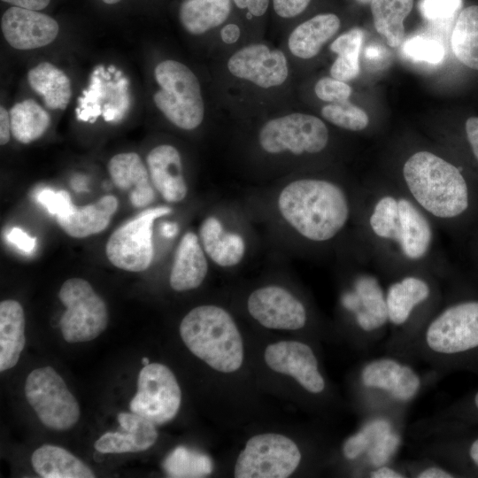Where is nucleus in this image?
Segmentation results:
<instances>
[{"label": "nucleus", "mask_w": 478, "mask_h": 478, "mask_svg": "<svg viewBox=\"0 0 478 478\" xmlns=\"http://www.w3.org/2000/svg\"><path fill=\"white\" fill-rule=\"evenodd\" d=\"M118 421L121 431L106 432L95 443L101 453H127L143 451L157 441L158 434L155 424L135 412H120Z\"/></svg>", "instance_id": "22"}, {"label": "nucleus", "mask_w": 478, "mask_h": 478, "mask_svg": "<svg viewBox=\"0 0 478 478\" xmlns=\"http://www.w3.org/2000/svg\"><path fill=\"white\" fill-rule=\"evenodd\" d=\"M385 278L389 330L384 350L412 361L415 343L443 300L445 281L425 269L407 270Z\"/></svg>", "instance_id": "5"}, {"label": "nucleus", "mask_w": 478, "mask_h": 478, "mask_svg": "<svg viewBox=\"0 0 478 478\" xmlns=\"http://www.w3.org/2000/svg\"><path fill=\"white\" fill-rule=\"evenodd\" d=\"M258 141L269 154L317 155L328 148L330 134L317 116L292 112L267 120L259 129Z\"/></svg>", "instance_id": "12"}, {"label": "nucleus", "mask_w": 478, "mask_h": 478, "mask_svg": "<svg viewBox=\"0 0 478 478\" xmlns=\"http://www.w3.org/2000/svg\"><path fill=\"white\" fill-rule=\"evenodd\" d=\"M302 453L290 438L275 433L251 437L235 466L236 478H286L300 465Z\"/></svg>", "instance_id": "15"}, {"label": "nucleus", "mask_w": 478, "mask_h": 478, "mask_svg": "<svg viewBox=\"0 0 478 478\" xmlns=\"http://www.w3.org/2000/svg\"><path fill=\"white\" fill-rule=\"evenodd\" d=\"M351 91V88L347 82L335 79L332 76L320 79L314 86L316 96L321 101L329 104L349 100Z\"/></svg>", "instance_id": "43"}, {"label": "nucleus", "mask_w": 478, "mask_h": 478, "mask_svg": "<svg viewBox=\"0 0 478 478\" xmlns=\"http://www.w3.org/2000/svg\"><path fill=\"white\" fill-rule=\"evenodd\" d=\"M31 88L52 110H65L72 96L71 82L66 74L49 62H42L27 73Z\"/></svg>", "instance_id": "32"}, {"label": "nucleus", "mask_w": 478, "mask_h": 478, "mask_svg": "<svg viewBox=\"0 0 478 478\" xmlns=\"http://www.w3.org/2000/svg\"><path fill=\"white\" fill-rule=\"evenodd\" d=\"M408 478H462L448 466L426 457L402 461Z\"/></svg>", "instance_id": "41"}, {"label": "nucleus", "mask_w": 478, "mask_h": 478, "mask_svg": "<svg viewBox=\"0 0 478 478\" xmlns=\"http://www.w3.org/2000/svg\"><path fill=\"white\" fill-rule=\"evenodd\" d=\"M108 172L115 186L129 192L134 206L144 207L154 200V187L149 171L137 153L124 152L113 156L108 163Z\"/></svg>", "instance_id": "24"}, {"label": "nucleus", "mask_w": 478, "mask_h": 478, "mask_svg": "<svg viewBox=\"0 0 478 478\" xmlns=\"http://www.w3.org/2000/svg\"><path fill=\"white\" fill-rule=\"evenodd\" d=\"M11 119L10 113L4 107H0V143L6 144L11 137Z\"/></svg>", "instance_id": "51"}, {"label": "nucleus", "mask_w": 478, "mask_h": 478, "mask_svg": "<svg viewBox=\"0 0 478 478\" xmlns=\"http://www.w3.org/2000/svg\"><path fill=\"white\" fill-rule=\"evenodd\" d=\"M241 33L240 23L229 19L220 27V35L226 44H234L239 40Z\"/></svg>", "instance_id": "50"}, {"label": "nucleus", "mask_w": 478, "mask_h": 478, "mask_svg": "<svg viewBox=\"0 0 478 478\" xmlns=\"http://www.w3.org/2000/svg\"><path fill=\"white\" fill-rule=\"evenodd\" d=\"M366 57L369 58H375L377 56L380 55V50L376 47H369L366 51Z\"/></svg>", "instance_id": "55"}, {"label": "nucleus", "mask_w": 478, "mask_h": 478, "mask_svg": "<svg viewBox=\"0 0 478 478\" xmlns=\"http://www.w3.org/2000/svg\"><path fill=\"white\" fill-rule=\"evenodd\" d=\"M160 233L166 238H173L178 233V226L173 222H164L160 227Z\"/></svg>", "instance_id": "53"}, {"label": "nucleus", "mask_w": 478, "mask_h": 478, "mask_svg": "<svg viewBox=\"0 0 478 478\" xmlns=\"http://www.w3.org/2000/svg\"><path fill=\"white\" fill-rule=\"evenodd\" d=\"M8 241L24 252H31L36 243L35 237H31L20 227H14L7 234Z\"/></svg>", "instance_id": "48"}, {"label": "nucleus", "mask_w": 478, "mask_h": 478, "mask_svg": "<svg viewBox=\"0 0 478 478\" xmlns=\"http://www.w3.org/2000/svg\"><path fill=\"white\" fill-rule=\"evenodd\" d=\"M415 457L439 461L462 478H478V425L426 424L417 421L409 430Z\"/></svg>", "instance_id": "10"}, {"label": "nucleus", "mask_w": 478, "mask_h": 478, "mask_svg": "<svg viewBox=\"0 0 478 478\" xmlns=\"http://www.w3.org/2000/svg\"><path fill=\"white\" fill-rule=\"evenodd\" d=\"M31 464L43 478H94V472L66 449L44 444L31 456Z\"/></svg>", "instance_id": "31"}, {"label": "nucleus", "mask_w": 478, "mask_h": 478, "mask_svg": "<svg viewBox=\"0 0 478 478\" xmlns=\"http://www.w3.org/2000/svg\"><path fill=\"white\" fill-rule=\"evenodd\" d=\"M413 0H372L371 12L376 31L390 47H398L405 36L404 21L412 9Z\"/></svg>", "instance_id": "33"}, {"label": "nucleus", "mask_w": 478, "mask_h": 478, "mask_svg": "<svg viewBox=\"0 0 478 478\" xmlns=\"http://www.w3.org/2000/svg\"><path fill=\"white\" fill-rule=\"evenodd\" d=\"M438 228L460 233L478 225V180L449 158L420 149L389 176Z\"/></svg>", "instance_id": "2"}, {"label": "nucleus", "mask_w": 478, "mask_h": 478, "mask_svg": "<svg viewBox=\"0 0 478 478\" xmlns=\"http://www.w3.org/2000/svg\"><path fill=\"white\" fill-rule=\"evenodd\" d=\"M58 298L66 306L59 326L67 343L94 340L107 328L109 315L106 304L86 280H66L59 289Z\"/></svg>", "instance_id": "13"}, {"label": "nucleus", "mask_w": 478, "mask_h": 478, "mask_svg": "<svg viewBox=\"0 0 478 478\" xmlns=\"http://www.w3.org/2000/svg\"><path fill=\"white\" fill-rule=\"evenodd\" d=\"M25 396L40 421L54 430H67L80 419L79 403L51 366L33 370L25 382Z\"/></svg>", "instance_id": "14"}, {"label": "nucleus", "mask_w": 478, "mask_h": 478, "mask_svg": "<svg viewBox=\"0 0 478 478\" xmlns=\"http://www.w3.org/2000/svg\"><path fill=\"white\" fill-rule=\"evenodd\" d=\"M25 314L21 305L13 299L0 303V371L12 368L19 361L26 343Z\"/></svg>", "instance_id": "30"}, {"label": "nucleus", "mask_w": 478, "mask_h": 478, "mask_svg": "<svg viewBox=\"0 0 478 478\" xmlns=\"http://www.w3.org/2000/svg\"><path fill=\"white\" fill-rule=\"evenodd\" d=\"M462 6V0H422L420 12L429 22L450 26Z\"/></svg>", "instance_id": "42"}, {"label": "nucleus", "mask_w": 478, "mask_h": 478, "mask_svg": "<svg viewBox=\"0 0 478 478\" xmlns=\"http://www.w3.org/2000/svg\"><path fill=\"white\" fill-rule=\"evenodd\" d=\"M148 171L155 189L169 203L182 201L188 187L182 173V162L178 150L170 144L153 148L147 155Z\"/></svg>", "instance_id": "23"}, {"label": "nucleus", "mask_w": 478, "mask_h": 478, "mask_svg": "<svg viewBox=\"0 0 478 478\" xmlns=\"http://www.w3.org/2000/svg\"><path fill=\"white\" fill-rule=\"evenodd\" d=\"M72 186L73 188L75 189V190H83L86 189V183L85 181L82 180L81 177L80 178H73V180L72 181Z\"/></svg>", "instance_id": "54"}, {"label": "nucleus", "mask_w": 478, "mask_h": 478, "mask_svg": "<svg viewBox=\"0 0 478 478\" xmlns=\"http://www.w3.org/2000/svg\"><path fill=\"white\" fill-rule=\"evenodd\" d=\"M199 240L205 254L220 266H235L244 257L246 246L242 235L226 231L215 217H207L203 221Z\"/></svg>", "instance_id": "28"}, {"label": "nucleus", "mask_w": 478, "mask_h": 478, "mask_svg": "<svg viewBox=\"0 0 478 478\" xmlns=\"http://www.w3.org/2000/svg\"><path fill=\"white\" fill-rule=\"evenodd\" d=\"M358 3L359 4H370V2L372 0H356Z\"/></svg>", "instance_id": "59"}, {"label": "nucleus", "mask_w": 478, "mask_h": 478, "mask_svg": "<svg viewBox=\"0 0 478 478\" xmlns=\"http://www.w3.org/2000/svg\"><path fill=\"white\" fill-rule=\"evenodd\" d=\"M451 43L458 60L478 71V5H470L459 12Z\"/></svg>", "instance_id": "34"}, {"label": "nucleus", "mask_w": 478, "mask_h": 478, "mask_svg": "<svg viewBox=\"0 0 478 478\" xmlns=\"http://www.w3.org/2000/svg\"><path fill=\"white\" fill-rule=\"evenodd\" d=\"M404 55L416 62L439 64L445 57V49L437 40L421 36L409 38L403 43Z\"/></svg>", "instance_id": "40"}, {"label": "nucleus", "mask_w": 478, "mask_h": 478, "mask_svg": "<svg viewBox=\"0 0 478 478\" xmlns=\"http://www.w3.org/2000/svg\"><path fill=\"white\" fill-rule=\"evenodd\" d=\"M227 69L233 77L261 89L280 87L289 74L286 55L259 42L237 50L229 57Z\"/></svg>", "instance_id": "18"}, {"label": "nucleus", "mask_w": 478, "mask_h": 478, "mask_svg": "<svg viewBox=\"0 0 478 478\" xmlns=\"http://www.w3.org/2000/svg\"><path fill=\"white\" fill-rule=\"evenodd\" d=\"M320 113L329 123L351 132L364 131L370 123L367 113L349 100L326 104L322 107Z\"/></svg>", "instance_id": "39"}, {"label": "nucleus", "mask_w": 478, "mask_h": 478, "mask_svg": "<svg viewBox=\"0 0 478 478\" xmlns=\"http://www.w3.org/2000/svg\"><path fill=\"white\" fill-rule=\"evenodd\" d=\"M170 477H203L212 470L209 457L184 446L175 448L163 463Z\"/></svg>", "instance_id": "37"}, {"label": "nucleus", "mask_w": 478, "mask_h": 478, "mask_svg": "<svg viewBox=\"0 0 478 478\" xmlns=\"http://www.w3.org/2000/svg\"><path fill=\"white\" fill-rule=\"evenodd\" d=\"M7 42L17 50H33L52 42L59 31L58 22L38 11L12 6L1 19Z\"/></svg>", "instance_id": "21"}, {"label": "nucleus", "mask_w": 478, "mask_h": 478, "mask_svg": "<svg viewBox=\"0 0 478 478\" xmlns=\"http://www.w3.org/2000/svg\"><path fill=\"white\" fill-rule=\"evenodd\" d=\"M407 413H379L362 417L358 430L342 445L351 474L365 477L374 467L392 463L404 444Z\"/></svg>", "instance_id": "9"}, {"label": "nucleus", "mask_w": 478, "mask_h": 478, "mask_svg": "<svg viewBox=\"0 0 478 478\" xmlns=\"http://www.w3.org/2000/svg\"><path fill=\"white\" fill-rule=\"evenodd\" d=\"M249 313L262 326L272 329L299 330L308 322L304 303L277 285L255 289L247 300Z\"/></svg>", "instance_id": "19"}, {"label": "nucleus", "mask_w": 478, "mask_h": 478, "mask_svg": "<svg viewBox=\"0 0 478 478\" xmlns=\"http://www.w3.org/2000/svg\"><path fill=\"white\" fill-rule=\"evenodd\" d=\"M180 335L196 357L214 370L233 373L243 361V343L232 316L213 305L190 310L180 324Z\"/></svg>", "instance_id": "8"}, {"label": "nucleus", "mask_w": 478, "mask_h": 478, "mask_svg": "<svg viewBox=\"0 0 478 478\" xmlns=\"http://www.w3.org/2000/svg\"><path fill=\"white\" fill-rule=\"evenodd\" d=\"M466 143L470 153L478 165V117H470L464 127Z\"/></svg>", "instance_id": "49"}, {"label": "nucleus", "mask_w": 478, "mask_h": 478, "mask_svg": "<svg viewBox=\"0 0 478 478\" xmlns=\"http://www.w3.org/2000/svg\"><path fill=\"white\" fill-rule=\"evenodd\" d=\"M104 3L108 4H113L119 3L120 0H102Z\"/></svg>", "instance_id": "57"}, {"label": "nucleus", "mask_w": 478, "mask_h": 478, "mask_svg": "<svg viewBox=\"0 0 478 478\" xmlns=\"http://www.w3.org/2000/svg\"><path fill=\"white\" fill-rule=\"evenodd\" d=\"M312 0H271V9L279 19L288 21L300 17Z\"/></svg>", "instance_id": "46"}, {"label": "nucleus", "mask_w": 478, "mask_h": 478, "mask_svg": "<svg viewBox=\"0 0 478 478\" xmlns=\"http://www.w3.org/2000/svg\"><path fill=\"white\" fill-rule=\"evenodd\" d=\"M233 15L232 0H184L179 8L181 26L193 35L221 27Z\"/></svg>", "instance_id": "29"}, {"label": "nucleus", "mask_w": 478, "mask_h": 478, "mask_svg": "<svg viewBox=\"0 0 478 478\" xmlns=\"http://www.w3.org/2000/svg\"><path fill=\"white\" fill-rule=\"evenodd\" d=\"M478 232V231H477ZM474 243H473V253L474 254L475 256V258L477 260V263H478V233L477 235L474 236Z\"/></svg>", "instance_id": "56"}, {"label": "nucleus", "mask_w": 478, "mask_h": 478, "mask_svg": "<svg viewBox=\"0 0 478 478\" xmlns=\"http://www.w3.org/2000/svg\"><path fill=\"white\" fill-rule=\"evenodd\" d=\"M366 478H408L402 461H394L373 469L365 475Z\"/></svg>", "instance_id": "47"}, {"label": "nucleus", "mask_w": 478, "mask_h": 478, "mask_svg": "<svg viewBox=\"0 0 478 478\" xmlns=\"http://www.w3.org/2000/svg\"><path fill=\"white\" fill-rule=\"evenodd\" d=\"M142 364H143V366L149 365V364H150V359H149L148 358L143 357V358H142Z\"/></svg>", "instance_id": "58"}, {"label": "nucleus", "mask_w": 478, "mask_h": 478, "mask_svg": "<svg viewBox=\"0 0 478 478\" xmlns=\"http://www.w3.org/2000/svg\"><path fill=\"white\" fill-rule=\"evenodd\" d=\"M358 189L323 176L302 177L281 189L277 206L302 239L325 245L337 240L354 222Z\"/></svg>", "instance_id": "4"}, {"label": "nucleus", "mask_w": 478, "mask_h": 478, "mask_svg": "<svg viewBox=\"0 0 478 478\" xmlns=\"http://www.w3.org/2000/svg\"><path fill=\"white\" fill-rule=\"evenodd\" d=\"M443 300L412 351L439 378L459 371L478 374V287L451 276Z\"/></svg>", "instance_id": "3"}, {"label": "nucleus", "mask_w": 478, "mask_h": 478, "mask_svg": "<svg viewBox=\"0 0 478 478\" xmlns=\"http://www.w3.org/2000/svg\"><path fill=\"white\" fill-rule=\"evenodd\" d=\"M2 1L11 4L13 6L39 11L48 6L50 0H2Z\"/></svg>", "instance_id": "52"}, {"label": "nucleus", "mask_w": 478, "mask_h": 478, "mask_svg": "<svg viewBox=\"0 0 478 478\" xmlns=\"http://www.w3.org/2000/svg\"><path fill=\"white\" fill-rule=\"evenodd\" d=\"M420 420L427 424L478 425V389Z\"/></svg>", "instance_id": "38"}, {"label": "nucleus", "mask_w": 478, "mask_h": 478, "mask_svg": "<svg viewBox=\"0 0 478 478\" xmlns=\"http://www.w3.org/2000/svg\"><path fill=\"white\" fill-rule=\"evenodd\" d=\"M181 391L171 369L160 363L143 366L137 379V391L129 407L155 425L172 420L179 412Z\"/></svg>", "instance_id": "17"}, {"label": "nucleus", "mask_w": 478, "mask_h": 478, "mask_svg": "<svg viewBox=\"0 0 478 478\" xmlns=\"http://www.w3.org/2000/svg\"><path fill=\"white\" fill-rule=\"evenodd\" d=\"M354 262L339 296L357 346L366 351L385 340L389 330L386 278L382 268L353 233Z\"/></svg>", "instance_id": "6"}, {"label": "nucleus", "mask_w": 478, "mask_h": 478, "mask_svg": "<svg viewBox=\"0 0 478 478\" xmlns=\"http://www.w3.org/2000/svg\"><path fill=\"white\" fill-rule=\"evenodd\" d=\"M264 356L272 370L293 377L309 394L320 396L326 391L327 382L309 344L299 341L277 342L266 348Z\"/></svg>", "instance_id": "20"}, {"label": "nucleus", "mask_w": 478, "mask_h": 478, "mask_svg": "<svg viewBox=\"0 0 478 478\" xmlns=\"http://www.w3.org/2000/svg\"><path fill=\"white\" fill-rule=\"evenodd\" d=\"M413 362L386 353L366 359L355 374L356 405L361 417L407 413L410 405L440 378L430 369L420 373Z\"/></svg>", "instance_id": "7"}, {"label": "nucleus", "mask_w": 478, "mask_h": 478, "mask_svg": "<svg viewBox=\"0 0 478 478\" xmlns=\"http://www.w3.org/2000/svg\"><path fill=\"white\" fill-rule=\"evenodd\" d=\"M117 209L118 199L107 195L92 204L81 207L73 204L66 215L56 217V220L68 235L84 238L104 230Z\"/></svg>", "instance_id": "27"}, {"label": "nucleus", "mask_w": 478, "mask_h": 478, "mask_svg": "<svg viewBox=\"0 0 478 478\" xmlns=\"http://www.w3.org/2000/svg\"><path fill=\"white\" fill-rule=\"evenodd\" d=\"M232 3L234 14L249 22L263 20L271 8V0H232Z\"/></svg>", "instance_id": "45"}, {"label": "nucleus", "mask_w": 478, "mask_h": 478, "mask_svg": "<svg viewBox=\"0 0 478 478\" xmlns=\"http://www.w3.org/2000/svg\"><path fill=\"white\" fill-rule=\"evenodd\" d=\"M354 233L385 275L412 269L453 275L440 251L437 226L391 179L358 189Z\"/></svg>", "instance_id": "1"}, {"label": "nucleus", "mask_w": 478, "mask_h": 478, "mask_svg": "<svg viewBox=\"0 0 478 478\" xmlns=\"http://www.w3.org/2000/svg\"><path fill=\"white\" fill-rule=\"evenodd\" d=\"M9 113L12 135L21 143L37 140L50 126L49 113L32 99L17 103Z\"/></svg>", "instance_id": "35"}, {"label": "nucleus", "mask_w": 478, "mask_h": 478, "mask_svg": "<svg viewBox=\"0 0 478 478\" xmlns=\"http://www.w3.org/2000/svg\"><path fill=\"white\" fill-rule=\"evenodd\" d=\"M341 19L333 12L316 14L297 25L288 36V49L300 59L317 56L340 29Z\"/></svg>", "instance_id": "26"}, {"label": "nucleus", "mask_w": 478, "mask_h": 478, "mask_svg": "<svg viewBox=\"0 0 478 478\" xmlns=\"http://www.w3.org/2000/svg\"><path fill=\"white\" fill-rule=\"evenodd\" d=\"M364 32L359 27H353L340 35L330 45V50L337 57L330 67V76L348 81L359 73V54L363 42Z\"/></svg>", "instance_id": "36"}, {"label": "nucleus", "mask_w": 478, "mask_h": 478, "mask_svg": "<svg viewBox=\"0 0 478 478\" xmlns=\"http://www.w3.org/2000/svg\"><path fill=\"white\" fill-rule=\"evenodd\" d=\"M208 273L205 252L197 235L187 232L176 249L169 282L178 292L198 288Z\"/></svg>", "instance_id": "25"}, {"label": "nucleus", "mask_w": 478, "mask_h": 478, "mask_svg": "<svg viewBox=\"0 0 478 478\" xmlns=\"http://www.w3.org/2000/svg\"><path fill=\"white\" fill-rule=\"evenodd\" d=\"M37 200L50 214L56 217L66 215L73 206L71 197L66 190L54 191L43 189L38 192Z\"/></svg>", "instance_id": "44"}, {"label": "nucleus", "mask_w": 478, "mask_h": 478, "mask_svg": "<svg viewBox=\"0 0 478 478\" xmlns=\"http://www.w3.org/2000/svg\"><path fill=\"white\" fill-rule=\"evenodd\" d=\"M171 212L167 206L150 208L121 225L107 241L105 252L109 261L128 272L146 270L154 255L153 222Z\"/></svg>", "instance_id": "16"}, {"label": "nucleus", "mask_w": 478, "mask_h": 478, "mask_svg": "<svg viewBox=\"0 0 478 478\" xmlns=\"http://www.w3.org/2000/svg\"><path fill=\"white\" fill-rule=\"evenodd\" d=\"M159 85L153 96L157 108L174 126L184 130L198 127L204 118L200 82L186 65L166 59L154 70Z\"/></svg>", "instance_id": "11"}]
</instances>
